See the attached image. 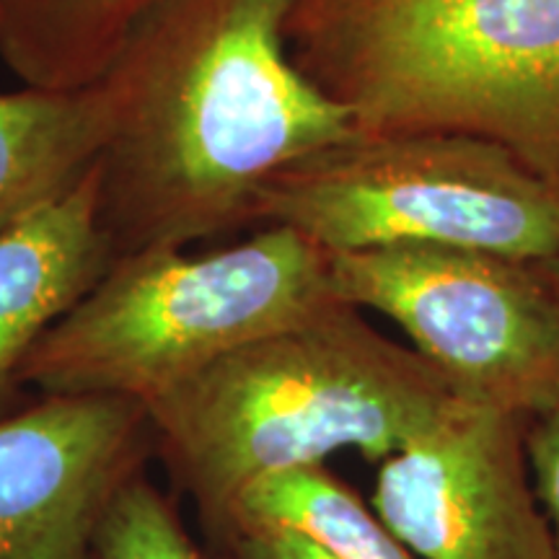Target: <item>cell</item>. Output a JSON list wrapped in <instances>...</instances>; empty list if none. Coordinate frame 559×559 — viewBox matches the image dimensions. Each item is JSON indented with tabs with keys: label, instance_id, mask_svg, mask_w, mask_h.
<instances>
[{
	"label": "cell",
	"instance_id": "6da1fadb",
	"mask_svg": "<svg viewBox=\"0 0 559 559\" xmlns=\"http://www.w3.org/2000/svg\"><path fill=\"white\" fill-rule=\"evenodd\" d=\"M293 0H171L111 62L115 122L96 164L111 262L254 226L264 187L358 135L353 111L300 73Z\"/></svg>",
	"mask_w": 559,
	"mask_h": 559
},
{
	"label": "cell",
	"instance_id": "7a4b0ae2",
	"mask_svg": "<svg viewBox=\"0 0 559 559\" xmlns=\"http://www.w3.org/2000/svg\"><path fill=\"white\" fill-rule=\"evenodd\" d=\"M456 396L415 349L334 298L223 355L145 409L153 459L192 502L210 544L257 479L324 464L345 449L381 464Z\"/></svg>",
	"mask_w": 559,
	"mask_h": 559
},
{
	"label": "cell",
	"instance_id": "3957f363",
	"mask_svg": "<svg viewBox=\"0 0 559 559\" xmlns=\"http://www.w3.org/2000/svg\"><path fill=\"white\" fill-rule=\"evenodd\" d=\"M285 45L360 132H469L559 187V0H293Z\"/></svg>",
	"mask_w": 559,
	"mask_h": 559
},
{
	"label": "cell",
	"instance_id": "277c9868",
	"mask_svg": "<svg viewBox=\"0 0 559 559\" xmlns=\"http://www.w3.org/2000/svg\"><path fill=\"white\" fill-rule=\"evenodd\" d=\"M330 300V254L288 226H267L205 257L138 251L111 262L41 334L21 383L39 396L148 404Z\"/></svg>",
	"mask_w": 559,
	"mask_h": 559
},
{
	"label": "cell",
	"instance_id": "5b68a950",
	"mask_svg": "<svg viewBox=\"0 0 559 559\" xmlns=\"http://www.w3.org/2000/svg\"><path fill=\"white\" fill-rule=\"evenodd\" d=\"M254 223L288 226L326 254L443 243L549 262L559 254V187L469 132H358L280 171Z\"/></svg>",
	"mask_w": 559,
	"mask_h": 559
},
{
	"label": "cell",
	"instance_id": "8992f818",
	"mask_svg": "<svg viewBox=\"0 0 559 559\" xmlns=\"http://www.w3.org/2000/svg\"><path fill=\"white\" fill-rule=\"evenodd\" d=\"M330 285L394 321L464 400L531 415L559 394V298L544 262L391 243L330 254Z\"/></svg>",
	"mask_w": 559,
	"mask_h": 559
},
{
	"label": "cell",
	"instance_id": "52a82bcc",
	"mask_svg": "<svg viewBox=\"0 0 559 559\" xmlns=\"http://www.w3.org/2000/svg\"><path fill=\"white\" fill-rule=\"evenodd\" d=\"M526 425V412L456 396L381 461L370 508L423 559H555Z\"/></svg>",
	"mask_w": 559,
	"mask_h": 559
},
{
	"label": "cell",
	"instance_id": "ba28073f",
	"mask_svg": "<svg viewBox=\"0 0 559 559\" xmlns=\"http://www.w3.org/2000/svg\"><path fill=\"white\" fill-rule=\"evenodd\" d=\"M151 461L135 400L39 396L0 417V559H86L117 489Z\"/></svg>",
	"mask_w": 559,
	"mask_h": 559
},
{
	"label": "cell",
	"instance_id": "9c48e42d",
	"mask_svg": "<svg viewBox=\"0 0 559 559\" xmlns=\"http://www.w3.org/2000/svg\"><path fill=\"white\" fill-rule=\"evenodd\" d=\"M111 264L96 218V169L58 205L0 236V417L21 407V366L41 334Z\"/></svg>",
	"mask_w": 559,
	"mask_h": 559
},
{
	"label": "cell",
	"instance_id": "30bf717a",
	"mask_svg": "<svg viewBox=\"0 0 559 559\" xmlns=\"http://www.w3.org/2000/svg\"><path fill=\"white\" fill-rule=\"evenodd\" d=\"M115 122L107 75L0 94V236L58 205L96 169Z\"/></svg>",
	"mask_w": 559,
	"mask_h": 559
},
{
	"label": "cell",
	"instance_id": "8fae6325",
	"mask_svg": "<svg viewBox=\"0 0 559 559\" xmlns=\"http://www.w3.org/2000/svg\"><path fill=\"white\" fill-rule=\"evenodd\" d=\"M171 0H5L0 60L26 86L68 88L109 70L135 26Z\"/></svg>",
	"mask_w": 559,
	"mask_h": 559
},
{
	"label": "cell",
	"instance_id": "7c38bea8",
	"mask_svg": "<svg viewBox=\"0 0 559 559\" xmlns=\"http://www.w3.org/2000/svg\"><path fill=\"white\" fill-rule=\"evenodd\" d=\"M239 526L296 531L334 559H415L379 513L326 464L257 479L236 500L226 534Z\"/></svg>",
	"mask_w": 559,
	"mask_h": 559
},
{
	"label": "cell",
	"instance_id": "4fadbf2b",
	"mask_svg": "<svg viewBox=\"0 0 559 559\" xmlns=\"http://www.w3.org/2000/svg\"><path fill=\"white\" fill-rule=\"evenodd\" d=\"M86 559H207L181 521L177 502L148 477L124 481L91 536Z\"/></svg>",
	"mask_w": 559,
	"mask_h": 559
},
{
	"label": "cell",
	"instance_id": "5bb4252c",
	"mask_svg": "<svg viewBox=\"0 0 559 559\" xmlns=\"http://www.w3.org/2000/svg\"><path fill=\"white\" fill-rule=\"evenodd\" d=\"M526 456L534 492L549 523L551 549L559 559V394L528 415Z\"/></svg>",
	"mask_w": 559,
	"mask_h": 559
},
{
	"label": "cell",
	"instance_id": "9a60e30c",
	"mask_svg": "<svg viewBox=\"0 0 559 559\" xmlns=\"http://www.w3.org/2000/svg\"><path fill=\"white\" fill-rule=\"evenodd\" d=\"M210 559H334L288 528L239 526L207 544Z\"/></svg>",
	"mask_w": 559,
	"mask_h": 559
},
{
	"label": "cell",
	"instance_id": "2e32d148",
	"mask_svg": "<svg viewBox=\"0 0 559 559\" xmlns=\"http://www.w3.org/2000/svg\"><path fill=\"white\" fill-rule=\"evenodd\" d=\"M544 270H547V275H549V280H551V288H555L557 298H559V254L555 257V260L544 262Z\"/></svg>",
	"mask_w": 559,
	"mask_h": 559
},
{
	"label": "cell",
	"instance_id": "e0dca14e",
	"mask_svg": "<svg viewBox=\"0 0 559 559\" xmlns=\"http://www.w3.org/2000/svg\"><path fill=\"white\" fill-rule=\"evenodd\" d=\"M3 3H5V0H0V9H3Z\"/></svg>",
	"mask_w": 559,
	"mask_h": 559
}]
</instances>
